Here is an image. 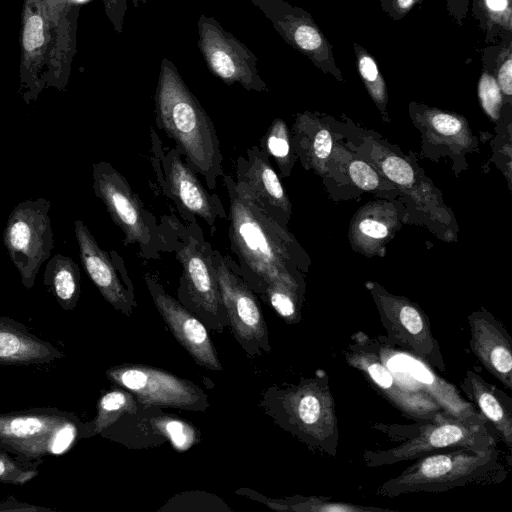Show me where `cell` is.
<instances>
[{"instance_id":"1","label":"cell","mask_w":512,"mask_h":512,"mask_svg":"<svg viewBox=\"0 0 512 512\" xmlns=\"http://www.w3.org/2000/svg\"><path fill=\"white\" fill-rule=\"evenodd\" d=\"M154 103L158 128L175 142L186 163L204 178L207 188L215 189L224 173L213 121L166 57L161 61Z\"/></svg>"},{"instance_id":"2","label":"cell","mask_w":512,"mask_h":512,"mask_svg":"<svg viewBox=\"0 0 512 512\" xmlns=\"http://www.w3.org/2000/svg\"><path fill=\"white\" fill-rule=\"evenodd\" d=\"M222 177L229 197V239L239 260L238 271L261 293L271 284L299 289L290 269L292 241L284 228L240 195L230 175Z\"/></svg>"},{"instance_id":"3","label":"cell","mask_w":512,"mask_h":512,"mask_svg":"<svg viewBox=\"0 0 512 512\" xmlns=\"http://www.w3.org/2000/svg\"><path fill=\"white\" fill-rule=\"evenodd\" d=\"M508 472L497 445L459 447L416 459L398 476L379 485L375 493L385 498L438 493L469 484L500 483Z\"/></svg>"},{"instance_id":"4","label":"cell","mask_w":512,"mask_h":512,"mask_svg":"<svg viewBox=\"0 0 512 512\" xmlns=\"http://www.w3.org/2000/svg\"><path fill=\"white\" fill-rule=\"evenodd\" d=\"M373 428L395 440H402V443L386 449L364 450L362 460L372 468L416 460L431 453L459 447L497 445V436L487 424L464 422L443 410L431 419L419 420L414 424L377 423Z\"/></svg>"},{"instance_id":"5","label":"cell","mask_w":512,"mask_h":512,"mask_svg":"<svg viewBox=\"0 0 512 512\" xmlns=\"http://www.w3.org/2000/svg\"><path fill=\"white\" fill-rule=\"evenodd\" d=\"M275 407L282 427L309 449L336 457L338 419L329 375L325 370L318 369L313 376L279 390Z\"/></svg>"},{"instance_id":"6","label":"cell","mask_w":512,"mask_h":512,"mask_svg":"<svg viewBox=\"0 0 512 512\" xmlns=\"http://www.w3.org/2000/svg\"><path fill=\"white\" fill-rule=\"evenodd\" d=\"M82 422L74 413L36 407L0 414V448L27 461L62 455L81 439Z\"/></svg>"},{"instance_id":"7","label":"cell","mask_w":512,"mask_h":512,"mask_svg":"<svg viewBox=\"0 0 512 512\" xmlns=\"http://www.w3.org/2000/svg\"><path fill=\"white\" fill-rule=\"evenodd\" d=\"M93 189L123 232L124 244L138 245L142 257L158 258L162 244H166L164 234L126 178L110 163L101 161L93 165Z\"/></svg>"},{"instance_id":"8","label":"cell","mask_w":512,"mask_h":512,"mask_svg":"<svg viewBox=\"0 0 512 512\" xmlns=\"http://www.w3.org/2000/svg\"><path fill=\"white\" fill-rule=\"evenodd\" d=\"M343 351L346 363L359 371L367 382L405 417L427 420L442 411L424 391L402 379L383 359L376 339L356 332Z\"/></svg>"},{"instance_id":"9","label":"cell","mask_w":512,"mask_h":512,"mask_svg":"<svg viewBox=\"0 0 512 512\" xmlns=\"http://www.w3.org/2000/svg\"><path fill=\"white\" fill-rule=\"evenodd\" d=\"M386 337L385 343L419 358L432 369L445 371L440 345L435 339L429 319L414 303L373 288Z\"/></svg>"},{"instance_id":"10","label":"cell","mask_w":512,"mask_h":512,"mask_svg":"<svg viewBox=\"0 0 512 512\" xmlns=\"http://www.w3.org/2000/svg\"><path fill=\"white\" fill-rule=\"evenodd\" d=\"M49 202L40 199L20 203L10 214L4 243L18 269L23 285L30 289L41 264L53 246Z\"/></svg>"},{"instance_id":"11","label":"cell","mask_w":512,"mask_h":512,"mask_svg":"<svg viewBox=\"0 0 512 512\" xmlns=\"http://www.w3.org/2000/svg\"><path fill=\"white\" fill-rule=\"evenodd\" d=\"M198 48L209 71L226 85L240 84L247 91L268 92L260 77L256 55L226 31L213 17L200 15Z\"/></svg>"},{"instance_id":"12","label":"cell","mask_w":512,"mask_h":512,"mask_svg":"<svg viewBox=\"0 0 512 512\" xmlns=\"http://www.w3.org/2000/svg\"><path fill=\"white\" fill-rule=\"evenodd\" d=\"M106 375L144 404L192 410H204L208 405L196 385L150 366L120 365L108 369Z\"/></svg>"},{"instance_id":"13","label":"cell","mask_w":512,"mask_h":512,"mask_svg":"<svg viewBox=\"0 0 512 512\" xmlns=\"http://www.w3.org/2000/svg\"><path fill=\"white\" fill-rule=\"evenodd\" d=\"M255 5L286 43L306 56L317 68L343 81L332 46L312 15L286 0H248Z\"/></svg>"},{"instance_id":"14","label":"cell","mask_w":512,"mask_h":512,"mask_svg":"<svg viewBox=\"0 0 512 512\" xmlns=\"http://www.w3.org/2000/svg\"><path fill=\"white\" fill-rule=\"evenodd\" d=\"M211 255L222 305L239 341L243 346H261L269 351L262 310L250 285L230 258L213 249Z\"/></svg>"},{"instance_id":"15","label":"cell","mask_w":512,"mask_h":512,"mask_svg":"<svg viewBox=\"0 0 512 512\" xmlns=\"http://www.w3.org/2000/svg\"><path fill=\"white\" fill-rule=\"evenodd\" d=\"M376 341L382 357L392 363L391 366L400 368V372L396 371L398 375L412 386L427 393L444 412L464 422L488 424L474 405L465 400L452 383L438 376L425 362L388 345L380 337Z\"/></svg>"},{"instance_id":"16","label":"cell","mask_w":512,"mask_h":512,"mask_svg":"<svg viewBox=\"0 0 512 512\" xmlns=\"http://www.w3.org/2000/svg\"><path fill=\"white\" fill-rule=\"evenodd\" d=\"M75 235L83 267L100 294L116 310L129 315L135 300L123 259L104 251L81 220L75 221Z\"/></svg>"},{"instance_id":"17","label":"cell","mask_w":512,"mask_h":512,"mask_svg":"<svg viewBox=\"0 0 512 512\" xmlns=\"http://www.w3.org/2000/svg\"><path fill=\"white\" fill-rule=\"evenodd\" d=\"M158 158L162 167L163 179L160 181L163 191L181 213L201 218L210 228H214L218 218H228L220 198L208 193L176 147L167 152L161 151Z\"/></svg>"},{"instance_id":"18","label":"cell","mask_w":512,"mask_h":512,"mask_svg":"<svg viewBox=\"0 0 512 512\" xmlns=\"http://www.w3.org/2000/svg\"><path fill=\"white\" fill-rule=\"evenodd\" d=\"M237 192L255 204L282 227L290 214V203L284 187L269 158L254 145L236 160Z\"/></svg>"},{"instance_id":"19","label":"cell","mask_w":512,"mask_h":512,"mask_svg":"<svg viewBox=\"0 0 512 512\" xmlns=\"http://www.w3.org/2000/svg\"><path fill=\"white\" fill-rule=\"evenodd\" d=\"M50 50L49 23L43 0H23L20 28V89L35 99L45 88Z\"/></svg>"},{"instance_id":"20","label":"cell","mask_w":512,"mask_h":512,"mask_svg":"<svg viewBox=\"0 0 512 512\" xmlns=\"http://www.w3.org/2000/svg\"><path fill=\"white\" fill-rule=\"evenodd\" d=\"M197 228V226H196ZM189 233L184 230L179 241L175 238L173 249L182 265L181 283L185 285L192 302L210 315L219 316L222 305L212 262V247L206 242L201 231Z\"/></svg>"},{"instance_id":"21","label":"cell","mask_w":512,"mask_h":512,"mask_svg":"<svg viewBox=\"0 0 512 512\" xmlns=\"http://www.w3.org/2000/svg\"><path fill=\"white\" fill-rule=\"evenodd\" d=\"M145 281L156 308L179 343L200 365L211 370H222L205 326L167 294L154 277L146 275Z\"/></svg>"},{"instance_id":"22","label":"cell","mask_w":512,"mask_h":512,"mask_svg":"<svg viewBox=\"0 0 512 512\" xmlns=\"http://www.w3.org/2000/svg\"><path fill=\"white\" fill-rule=\"evenodd\" d=\"M49 23L50 50L45 88L65 89L76 54V29L80 12L73 0H43Z\"/></svg>"},{"instance_id":"23","label":"cell","mask_w":512,"mask_h":512,"mask_svg":"<svg viewBox=\"0 0 512 512\" xmlns=\"http://www.w3.org/2000/svg\"><path fill=\"white\" fill-rule=\"evenodd\" d=\"M470 348L481 365L512 390V339L505 326L485 308L468 316Z\"/></svg>"},{"instance_id":"24","label":"cell","mask_w":512,"mask_h":512,"mask_svg":"<svg viewBox=\"0 0 512 512\" xmlns=\"http://www.w3.org/2000/svg\"><path fill=\"white\" fill-rule=\"evenodd\" d=\"M460 388L467 400L493 428L497 438L512 449V398L488 383L475 369L466 371Z\"/></svg>"},{"instance_id":"25","label":"cell","mask_w":512,"mask_h":512,"mask_svg":"<svg viewBox=\"0 0 512 512\" xmlns=\"http://www.w3.org/2000/svg\"><path fill=\"white\" fill-rule=\"evenodd\" d=\"M63 357L59 349L33 334L25 325L0 317V365L46 364Z\"/></svg>"},{"instance_id":"26","label":"cell","mask_w":512,"mask_h":512,"mask_svg":"<svg viewBox=\"0 0 512 512\" xmlns=\"http://www.w3.org/2000/svg\"><path fill=\"white\" fill-rule=\"evenodd\" d=\"M44 283L63 310L75 308L80 295V271L71 258L61 254L53 257L46 266Z\"/></svg>"},{"instance_id":"27","label":"cell","mask_w":512,"mask_h":512,"mask_svg":"<svg viewBox=\"0 0 512 512\" xmlns=\"http://www.w3.org/2000/svg\"><path fill=\"white\" fill-rule=\"evenodd\" d=\"M136 398L126 389H113L103 394L97 405L96 417L82 424L81 439L102 433L126 413L137 410Z\"/></svg>"},{"instance_id":"28","label":"cell","mask_w":512,"mask_h":512,"mask_svg":"<svg viewBox=\"0 0 512 512\" xmlns=\"http://www.w3.org/2000/svg\"><path fill=\"white\" fill-rule=\"evenodd\" d=\"M472 12L487 42L512 32V0H473Z\"/></svg>"},{"instance_id":"29","label":"cell","mask_w":512,"mask_h":512,"mask_svg":"<svg viewBox=\"0 0 512 512\" xmlns=\"http://www.w3.org/2000/svg\"><path fill=\"white\" fill-rule=\"evenodd\" d=\"M267 505L275 510L295 512H396L387 508L332 501L325 496L295 495L284 500L268 501Z\"/></svg>"},{"instance_id":"30","label":"cell","mask_w":512,"mask_h":512,"mask_svg":"<svg viewBox=\"0 0 512 512\" xmlns=\"http://www.w3.org/2000/svg\"><path fill=\"white\" fill-rule=\"evenodd\" d=\"M260 149L277 163L281 174L289 173L291 165V144L286 123L276 118L261 140Z\"/></svg>"},{"instance_id":"31","label":"cell","mask_w":512,"mask_h":512,"mask_svg":"<svg viewBox=\"0 0 512 512\" xmlns=\"http://www.w3.org/2000/svg\"><path fill=\"white\" fill-rule=\"evenodd\" d=\"M358 73L374 102L379 107L387 103L385 80L372 55L361 45L353 43Z\"/></svg>"},{"instance_id":"32","label":"cell","mask_w":512,"mask_h":512,"mask_svg":"<svg viewBox=\"0 0 512 512\" xmlns=\"http://www.w3.org/2000/svg\"><path fill=\"white\" fill-rule=\"evenodd\" d=\"M494 60L483 58V67L493 68L498 86L507 97L512 95V32L502 36L496 47H490Z\"/></svg>"},{"instance_id":"33","label":"cell","mask_w":512,"mask_h":512,"mask_svg":"<svg viewBox=\"0 0 512 512\" xmlns=\"http://www.w3.org/2000/svg\"><path fill=\"white\" fill-rule=\"evenodd\" d=\"M0 448V484L24 485L38 476L42 460L27 461Z\"/></svg>"},{"instance_id":"34","label":"cell","mask_w":512,"mask_h":512,"mask_svg":"<svg viewBox=\"0 0 512 512\" xmlns=\"http://www.w3.org/2000/svg\"><path fill=\"white\" fill-rule=\"evenodd\" d=\"M273 309L287 322L300 319L299 289L285 284H271L262 292Z\"/></svg>"},{"instance_id":"35","label":"cell","mask_w":512,"mask_h":512,"mask_svg":"<svg viewBox=\"0 0 512 512\" xmlns=\"http://www.w3.org/2000/svg\"><path fill=\"white\" fill-rule=\"evenodd\" d=\"M153 424L157 433L170 441L177 451H186L196 442V430L190 424L173 417H160Z\"/></svg>"},{"instance_id":"36","label":"cell","mask_w":512,"mask_h":512,"mask_svg":"<svg viewBox=\"0 0 512 512\" xmlns=\"http://www.w3.org/2000/svg\"><path fill=\"white\" fill-rule=\"evenodd\" d=\"M483 68L478 82V97L486 114L496 120L502 105V92L491 71Z\"/></svg>"},{"instance_id":"37","label":"cell","mask_w":512,"mask_h":512,"mask_svg":"<svg viewBox=\"0 0 512 512\" xmlns=\"http://www.w3.org/2000/svg\"><path fill=\"white\" fill-rule=\"evenodd\" d=\"M384 174L393 182L409 186L414 182V172L410 164L397 156H390L382 163Z\"/></svg>"},{"instance_id":"38","label":"cell","mask_w":512,"mask_h":512,"mask_svg":"<svg viewBox=\"0 0 512 512\" xmlns=\"http://www.w3.org/2000/svg\"><path fill=\"white\" fill-rule=\"evenodd\" d=\"M349 174L352 181L363 190H373L378 186L379 177L374 169L362 161L350 164Z\"/></svg>"},{"instance_id":"39","label":"cell","mask_w":512,"mask_h":512,"mask_svg":"<svg viewBox=\"0 0 512 512\" xmlns=\"http://www.w3.org/2000/svg\"><path fill=\"white\" fill-rule=\"evenodd\" d=\"M428 119L432 128L444 136H455L463 128L462 121L449 113L440 111L430 112Z\"/></svg>"},{"instance_id":"40","label":"cell","mask_w":512,"mask_h":512,"mask_svg":"<svg viewBox=\"0 0 512 512\" xmlns=\"http://www.w3.org/2000/svg\"><path fill=\"white\" fill-rule=\"evenodd\" d=\"M105 14L117 33L123 31L127 0H102Z\"/></svg>"},{"instance_id":"41","label":"cell","mask_w":512,"mask_h":512,"mask_svg":"<svg viewBox=\"0 0 512 512\" xmlns=\"http://www.w3.org/2000/svg\"><path fill=\"white\" fill-rule=\"evenodd\" d=\"M422 0H379L383 12L398 21L404 18Z\"/></svg>"},{"instance_id":"42","label":"cell","mask_w":512,"mask_h":512,"mask_svg":"<svg viewBox=\"0 0 512 512\" xmlns=\"http://www.w3.org/2000/svg\"><path fill=\"white\" fill-rule=\"evenodd\" d=\"M358 230L366 238L372 240H382L388 235V228L382 221L366 218L359 225Z\"/></svg>"},{"instance_id":"43","label":"cell","mask_w":512,"mask_h":512,"mask_svg":"<svg viewBox=\"0 0 512 512\" xmlns=\"http://www.w3.org/2000/svg\"><path fill=\"white\" fill-rule=\"evenodd\" d=\"M332 149V139L327 130H319L312 143V152L313 155L319 159L323 160L330 155Z\"/></svg>"},{"instance_id":"44","label":"cell","mask_w":512,"mask_h":512,"mask_svg":"<svg viewBox=\"0 0 512 512\" xmlns=\"http://www.w3.org/2000/svg\"><path fill=\"white\" fill-rule=\"evenodd\" d=\"M9 511H53L50 508L40 507L28 503L21 502L14 498L13 496L7 497L3 502L0 503V512H9Z\"/></svg>"}]
</instances>
